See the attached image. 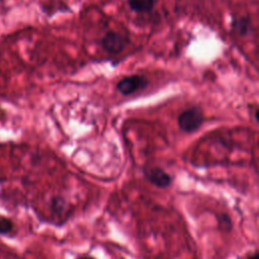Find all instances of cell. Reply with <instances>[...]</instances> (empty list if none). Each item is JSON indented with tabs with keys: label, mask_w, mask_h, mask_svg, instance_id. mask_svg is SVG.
<instances>
[{
	"label": "cell",
	"mask_w": 259,
	"mask_h": 259,
	"mask_svg": "<svg viewBox=\"0 0 259 259\" xmlns=\"http://www.w3.org/2000/svg\"><path fill=\"white\" fill-rule=\"evenodd\" d=\"M203 122V113L199 107H190L178 116L179 127L186 133L196 131Z\"/></svg>",
	"instance_id": "1"
},
{
	"label": "cell",
	"mask_w": 259,
	"mask_h": 259,
	"mask_svg": "<svg viewBox=\"0 0 259 259\" xmlns=\"http://www.w3.org/2000/svg\"><path fill=\"white\" fill-rule=\"evenodd\" d=\"M147 86V80L143 76L133 75L121 79L117 85L116 89L123 95H130L137 90L143 89Z\"/></svg>",
	"instance_id": "2"
},
{
	"label": "cell",
	"mask_w": 259,
	"mask_h": 259,
	"mask_svg": "<svg viewBox=\"0 0 259 259\" xmlns=\"http://www.w3.org/2000/svg\"><path fill=\"white\" fill-rule=\"evenodd\" d=\"M127 42V39L124 38L121 34L109 31L107 32L103 38L101 39V46L109 54H118L120 53L125 45Z\"/></svg>",
	"instance_id": "3"
},
{
	"label": "cell",
	"mask_w": 259,
	"mask_h": 259,
	"mask_svg": "<svg viewBox=\"0 0 259 259\" xmlns=\"http://www.w3.org/2000/svg\"><path fill=\"white\" fill-rule=\"evenodd\" d=\"M148 180L157 187L166 188L171 184V177L163 169L159 167L151 168L146 172Z\"/></svg>",
	"instance_id": "4"
},
{
	"label": "cell",
	"mask_w": 259,
	"mask_h": 259,
	"mask_svg": "<svg viewBox=\"0 0 259 259\" xmlns=\"http://www.w3.org/2000/svg\"><path fill=\"white\" fill-rule=\"evenodd\" d=\"M127 4L136 12H148L153 8L155 0H127Z\"/></svg>",
	"instance_id": "5"
},
{
	"label": "cell",
	"mask_w": 259,
	"mask_h": 259,
	"mask_svg": "<svg viewBox=\"0 0 259 259\" xmlns=\"http://www.w3.org/2000/svg\"><path fill=\"white\" fill-rule=\"evenodd\" d=\"M233 29L240 35H245L249 31L250 21L247 17H240L233 21Z\"/></svg>",
	"instance_id": "6"
},
{
	"label": "cell",
	"mask_w": 259,
	"mask_h": 259,
	"mask_svg": "<svg viewBox=\"0 0 259 259\" xmlns=\"http://www.w3.org/2000/svg\"><path fill=\"white\" fill-rule=\"evenodd\" d=\"M13 229L12 222L7 218H0V235L9 234Z\"/></svg>",
	"instance_id": "7"
},
{
	"label": "cell",
	"mask_w": 259,
	"mask_h": 259,
	"mask_svg": "<svg viewBox=\"0 0 259 259\" xmlns=\"http://www.w3.org/2000/svg\"><path fill=\"white\" fill-rule=\"evenodd\" d=\"M219 226L221 229L225 230V231H230L232 228V223L230 218L227 214H222L219 218Z\"/></svg>",
	"instance_id": "8"
},
{
	"label": "cell",
	"mask_w": 259,
	"mask_h": 259,
	"mask_svg": "<svg viewBox=\"0 0 259 259\" xmlns=\"http://www.w3.org/2000/svg\"><path fill=\"white\" fill-rule=\"evenodd\" d=\"M249 259H258V254L255 253L253 256H251Z\"/></svg>",
	"instance_id": "9"
},
{
	"label": "cell",
	"mask_w": 259,
	"mask_h": 259,
	"mask_svg": "<svg viewBox=\"0 0 259 259\" xmlns=\"http://www.w3.org/2000/svg\"><path fill=\"white\" fill-rule=\"evenodd\" d=\"M79 259H92V258H88V257H83V258H79Z\"/></svg>",
	"instance_id": "10"
}]
</instances>
